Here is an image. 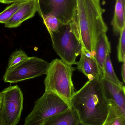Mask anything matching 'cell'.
<instances>
[{"label":"cell","instance_id":"cell-17","mask_svg":"<svg viewBox=\"0 0 125 125\" xmlns=\"http://www.w3.org/2000/svg\"><path fill=\"white\" fill-rule=\"evenodd\" d=\"M43 20V23L45 25L50 35L57 31L62 25L59 20L54 15L50 13L39 14Z\"/></svg>","mask_w":125,"mask_h":125},{"label":"cell","instance_id":"cell-9","mask_svg":"<svg viewBox=\"0 0 125 125\" xmlns=\"http://www.w3.org/2000/svg\"><path fill=\"white\" fill-rule=\"evenodd\" d=\"M80 55V58L76 64L78 70L89 80L103 78V75L95 57L91 56L83 47Z\"/></svg>","mask_w":125,"mask_h":125},{"label":"cell","instance_id":"cell-21","mask_svg":"<svg viewBox=\"0 0 125 125\" xmlns=\"http://www.w3.org/2000/svg\"><path fill=\"white\" fill-rule=\"evenodd\" d=\"M29 0H0V3L3 4H10L15 2H23Z\"/></svg>","mask_w":125,"mask_h":125},{"label":"cell","instance_id":"cell-14","mask_svg":"<svg viewBox=\"0 0 125 125\" xmlns=\"http://www.w3.org/2000/svg\"><path fill=\"white\" fill-rule=\"evenodd\" d=\"M125 0H116L114 14L111 22L113 33L116 36H119L124 26H125Z\"/></svg>","mask_w":125,"mask_h":125},{"label":"cell","instance_id":"cell-12","mask_svg":"<svg viewBox=\"0 0 125 125\" xmlns=\"http://www.w3.org/2000/svg\"><path fill=\"white\" fill-rule=\"evenodd\" d=\"M79 117L72 108L46 119L41 125H79Z\"/></svg>","mask_w":125,"mask_h":125},{"label":"cell","instance_id":"cell-3","mask_svg":"<svg viewBox=\"0 0 125 125\" xmlns=\"http://www.w3.org/2000/svg\"><path fill=\"white\" fill-rule=\"evenodd\" d=\"M75 70V67L62 59H56L50 63L44 80L45 92L56 93L70 106V100L75 93L72 79Z\"/></svg>","mask_w":125,"mask_h":125},{"label":"cell","instance_id":"cell-18","mask_svg":"<svg viewBox=\"0 0 125 125\" xmlns=\"http://www.w3.org/2000/svg\"><path fill=\"white\" fill-rule=\"evenodd\" d=\"M27 1L12 3L10 6L7 7L3 11L0 13V23L4 24Z\"/></svg>","mask_w":125,"mask_h":125},{"label":"cell","instance_id":"cell-6","mask_svg":"<svg viewBox=\"0 0 125 125\" xmlns=\"http://www.w3.org/2000/svg\"><path fill=\"white\" fill-rule=\"evenodd\" d=\"M1 93L2 103L0 110V125H17L23 109V93L17 86L9 87Z\"/></svg>","mask_w":125,"mask_h":125},{"label":"cell","instance_id":"cell-16","mask_svg":"<svg viewBox=\"0 0 125 125\" xmlns=\"http://www.w3.org/2000/svg\"><path fill=\"white\" fill-rule=\"evenodd\" d=\"M103 78L119 86H124L114 72L110 58V53H108L106 56L103 68Z\"/></svg>","mask_w":125,"mask_h":125},{"label":"cell","instance_id":"cell-19","mask_svg":"<svg viewBox=\"0 0 125 125\" xmlns=\"http://www.w3.org/2000/svg\"><path fill=\"white\" fill-rule=\"evenodd\" d=\"M28 57V56L23 50L15 51L10 56L9 59L7 69H10L17 65L26 59Z\"/></svg>","mask_w":125,"mask_h":125},{"label":"cell","instance_id":"cell-10","mask_svg":"<svg viewBox=\"0 0 125 125\" xmlns=\"http://www.w3.org/2000/svg\"><path fill=\"white\" fill-rule=\"evenodd\" d=\"M39 6V2L37 0L28 1L4 23L5 27L11 28L20 26L23 22L34 16L38 11Z\"/></svg>","mask_w":125,"mask_h":125},{"label":"cell","instance_id":"cell-1","mask_svg":"<svg viewBox=\"0 0 125 125\" xmlns=\"http://www.w3.org/2000/svg\"><path fill=\"white\" fill-rule=\"evenodd\" d=\"M100 3L101 0H76L72 16L69 23L83 48L94 57L97 42L108 31L103 18L105 10L101 6Z\"/></svg>","mask_w":125,"mask_h":125},{"label":"cell","instance_id":"cell-24","mask_svg":"<svg viewBox=\"0 0 125 125\" xmlns=\"http://www.w3.org/2000/svg\"><path fill=\"white\" fill-rule=\"evenodd\" d=\"M37 1H39V0H37Z\"/></svg>","mask_w":125,"mask_h":125},{"label":"cell","instance_id":"cell-2","mask_svg":"<svg viewBox=\"0 0 125 125\" xmlns=\"http://www.w3.org/2000/svg\"><path fill=\"white\" fill-rule=\"evenodd\" d=\"M70 107L77 112L83 125H102L108 112L109 101L101 79L89 80L75 92Z\"/></svg>","mask_w":125,"mask_h":125},{"label":"cell","instance_id":"cell-22","mask_svg":"<svg viewBox=\"0 0 125 125\" xmlns=\"http://www.w3.org/2000/svg\"><path fill=\"white\" fill-rule=\"evenodd\" d=\"M122 76L123 80L124 83H125V59L122 62Z\"/></svg>","mask_w":125,"mask_h":125},{"label":"cell","instance_id":"cell-23","mask_svg":"<svg viewBox=\"0 0 125 125\" xmlns=\"http://www.w3.org/2000/svg\"><path fill=\"white\" fill-rule=\"evenodd\" d=\"M2 103V95L1 93L0 92V110L1 108V105Z\"/></svg>","mask_w":125,"mask_h":125},{"label":"cell","instance_id":"cell-8","mask_svg":"<svg viewBox=\"0 0 125 125\" xmlns=\"http://www.w3.org/2000/svg\"><path fill=\"white\" fill-rule=\"evenodd\" d=\"M75 4L76 0H39L38 12L52 14L64 25L70 21Z\"/></svg>","mask_w":125,"mask_h":125},{"label":"cell","instance_id":"cell-20","mask_svg":"<svg viewBox=\"0 0 125 125\" xmlns=\"http://www.w3.org/2000/svg\"><path fill=\"white\" fill-rule=\"evenodd\" d=\"M119 35L117 47V58L120 62H123L125 59V26L122 29Z\"/></svg>","mask_w":125,"mask_h":125},{"label":"cell","instance_id":"cell-7","mask_svg":"<svg viewBox=\"0 0 125 125\" xmlns=\"http://www.w3.org/2000/svg\"><path fill=\"white\" fill-rule=\"evenodd\" d=\"M50 63L36 56L28 57L17 65L7 69L3 76L6 82L17 83L39 77L47 73Z\"/></svg>","mask_w":125,"mask_h":125},{"label":"cell","instance_id":"cell-4","mask_svg":"<svg viewBox=\"0 0 125 125\" xmlns=\"http://www.w3.org/2000/svg\"><path fill=\"white\" fill-rule=\"evenodd\" d=\"M52 45L61 59L70 65L76 64V59L81 55L82 46L69 23L62 25L51 34Z\"/></svg>","mask_w":125,"mask_h":125},{"label":"cell","instance_id":"cell-15","mask_svg":"<svg viewBox=\"0 0 125 125\" xmlns=\"http://www.w3.org/2000/svg\"><path fill=\"white\" fill-rule=\"evenodd\" d=\"M108 101V115L102 125H125V115L114 102L111 100Z\"/></svg>","mask_w":125,"mask_h":125},{"label":"cell","instance_id":"cell-11","mask_svg":"<svg viewBox=\"0 0 125 125\" xmlns=\"http://www.w3.org/2000/svg\"><path fill=\"white\" fill-rule=\"evenodd\" d=\"M107 100L115 103L124 115H125V86L120 87L103 78L101 79Z\"/></svg>","mask_w":125,"mask_h":125},{"label":"cell","instance_id":"cell-5","mask_svg":"<svg viewBox=\"0 0 125 125\" xmlns=\"http://www.w3.org/2000/svg\"><path fill=\"white\" fill-rule=\"evenodd\" d=\"M69 108V105L58 95L45 91L35 102L34 109L25 118L24 125H41L46 119Z\"/></svg>","mask_w":125,"mask_h":125},{"label":"cell","instance_id":"cell-13","mask_svg":"<svg viewBox=\"0 0 125 125\" xmlns=\"http://www.w3.org/2000/svg\"><path fill=\"white\" fill-rule=\"evenodd\" d=\"M108 53H111V44L106 33H103L97 42L94 56L103 76L104 64L106 56Z\"/></svg>","mask_w":125,"mask_h":125}]
</instances>
